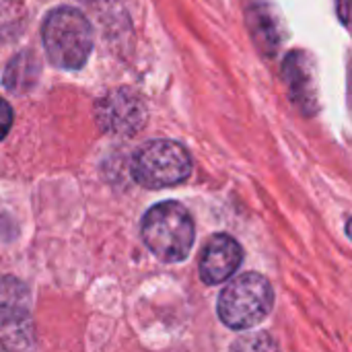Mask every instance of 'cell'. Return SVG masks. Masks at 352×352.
<instances>
[{
  "label": "cell",
  "instance_id": "obj_11",
  "mask_svg": "<svg viewBox=\"0 0 352 352\" xmlns=\"http://www.w3.org/2000/svg\"><path fill=\"white\" fill-rule=\"evenodd\" d=\"M27 14L19 0H0V39L10 41L25 29Z\"/></svg>",
  "mask_w": 352,
  "mask_h": 352
},
{
  "label": "cell",
  "instance_id": "obj_10",
  "mask_svg": "<svg viewBox=\"0 0 352 352\" xmlns=\"http://www.w3.org/2000/svg\"><path fill=\"white\" fill-rule=\"evenodd\" d=\"M39 72H41V66H39L37 56L33 52H21L8 62L4 70V87L10 93L23 95L35 87Z\"/></svg>",
  "mask_w": 352,
  "mask_h": 352
},
{
  "label": "cell",
  "instance_id": "obj_5",
  "mask_svg": "<svg viewBox=\"0 0 352 352\" xmlns=\"http://www.w3.org/2000/svg\"><path fill=\"white\" fill-rule=\"evenodd\" d=\"M31 295L14 276L0 278V349L4 352H33Z\"/></svg>",
  "mask_w": 352,
  "mask_h": 352
},
{
  "label": "cell",
  "instance_id": "obj_4",
  "mask_svg": "<svg viewBox=\"0 0 352 352\" xmlns=\"http://www.w3.org/2000/svg\"><path fill=\"white\" fill-rule=\"evenodd\" d=\"M132 177L148 190H163L184 184L192 173L188 148L175 140H151L132 157Z\"/></svg>",
  "mask_w": 352,
  "mask_h": 352
},
{
  "label": "cell",
  "instance_id": "obj_2",
  "mask_svg": "<svg viewBox=\"0 0 352 352\" xmlns=\"http://www.w3.org/2000/svg\"><path fill=\"white\" fill-rule=\"evenodd\" d=\"M41 39L50 62L64 70L82 68L93 50L91 23L72 6H60L47 14Z\"/></svg>",
  "mask_w": 352,
  "mask_h": 352
},
{
  "label": "cell",
  "instance_id": "obj_8",
  "mask_svg": "<svg viewBox=\"0 0 352 352\" xmlns=\"http://www.w3.org/2000/svg\"><path fill=\"white\" fill-rule=\"evenodd\" d=\"M243 250L241 245L225 233L212 235L200 258V278L208 287H217L225 280H229L241 266Z\"/></svg>",
  "mask_w": 352,
  "mask_h": 352
},
{
  "label": "cell",
  "instance_id": "obj_3",
  "mask_svg": "<svg viewBox=\"0 0 352 352\" xmlns=\"http://www.w3.org/2000/svg\"><path fill=\"white\" fill-rule=\"evenodd\" d=\"M274 305L270 280L258 272H248L231 280L219 295L217 314L231 330H250L262 324Z\"/></svg>",
  "mask_w": 352,
  "mask_h": 352
},
{
  "label": "cell",
  "instance_id": "obj_13",
  "mask_svg": "<svg viewBox=\"0 0 352 352\" xmlns=\"http://www.w3.org/2000/svg\"><path fill=\"white\" fill-rule=\"evenodd\" d=\"M10 126H12V109L4 99H0V140L8 134Z\"/></svg>",
  "mask_w": 352,
  "mask_h": 352
},
{
  "label": "cell",
  "instance_id": "obj_9",
  "mask_svg": "<svg viewBox=\"0 0 352 352\" xmlns=\"http://www.w3.org/2000/svg\"><path fill=\"white\" fill-rule=\"evenodd\" d=\"M245 21L254 43L266 56H276L283 41V23L272 0H245Z\"/></svg>",
  "mask_w": 352,
  "mask_h": 352
},
{
  "label": "cell",
  "instance_id": "obj_1",
  "mask_svg": "<svg viewBox=\"0 0 352 352\" xmlns=\"http://www.w3.org/2000/svg\"><path fill=\"white\" fill-rule=\"evenodd\" d=\"M144 245L165 264L184 262L194 245V221L179 202H159L146 210L142 219Z\"/></svg>",
  "mask_w": 352,
  "mask_h": 352
},
{
  "label": "cell",
  "instance_id": "obj_6",
  "mask_svg": "<svg viewBox=\"0 0 352 352\" xmlns=\"http://www.w3.org/2000/svg\"><path fill=\"white\" fill-rule=\"evenodd\" d=\"M99 128L113 136H134L146 124V105L132 89H113L95 105Z\"/></svg>",
  "mask_w": 352,
  "mask_h": 352
},
{
  "label": "cell",
  "instance_id": "obj_7",
  "mask_svg": "<svg viewBox=\"0 0 352 352\" xmlns=\"http://www.w3.org/2000/svg\"><path fill=\"white\" fill-rule=\"evenodd\" d=\"M283 76L291 101L303 116L318 111V76L309 54L295 50L289 52L283 64Z\"/></svg>",
  "mask_w": 352,
  "mask_h": 352
},
{
  "label": "cell",
  "instance_id": "obj_12",
  "mask_svg": "<svg viewBox=\"0 0 352 352\" xmlns=\"http://www.w3.org/2000/svg\"><path fill=\"white\" fill-rule=\"evenodd\" d=\"M231 352H280L276 338L268 332H254L239 336L233 344Z\"/></svg>",
  "mask_w": 352,
  "mask_h": 352
},
{
  "label": "cell",
  "instance_id": "obj_14",
  "mask_svg": "<svg viewBox=\"0 0 352 352\" xmlns=\"http://www.w3.org/2000/svg\"><path fill=\"white\" fill-rule=\"evenodd\" d=\"M346 235L351 237V241H352V219L346 223Z\"/></svg>",
  "mask_w": 352,
  "mask_h": 352
}]
</instances>
